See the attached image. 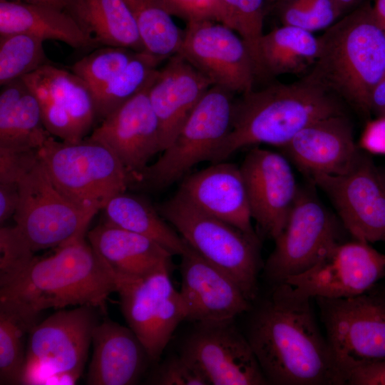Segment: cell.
Returning a JSON list of instances; mask_svg holds the SVG:
<instances>
[{"label": "cell", "instance_id": "obj_11", "mask_svg": "<svg viewBox=\"0 0 385 385\" xmlns=\"http://www.w3.org/2000/svg\"><path fill=\"white\" fill-rule=\"evenodd\" d=\"M335 217L311 190L298 192L274 248L263 265L265 279L272 285L312 267L340 242Z\"/></svg>", "mask_w": 385, "mask_h": 385}, {"label": "cell", "instance_id": "obj_14", "mask_svg": "<svg viewBox=\"0 0 385 385\" xmlns=\"http://www.w3.org/2000/svg\"><path fill=\"white\" fill-rule=\"evenodd\" d=\"M310 177L328 195L355 240L385 242V178L369 157L361 153L344 174Z\"/></svg>", "mask_w": 385, "mask_h": 385}, {"label": "cell", "instance_id": "obj_48", "mask_svg": "<svg viewBox=\"0 0 385 385\" xmlns=\"http://www.w3.org/2000/svg\"><path fill=\"white\" fill-rule=\"evenodd\" d=\"M385 279V278H384ZM383 294H384L385 296V282H384V287H383V291H382Z\"/></svg>", "mask_w": 385, "mask_h": 385}, {"label": "cell", "instance_id": "obj_8", "mask_svg": "<svg viewBox=\"0 0 385 385\" xmlns=\"http://www.w3.org/2000/svg\"><path fill=\"white\" fill-rule=\"evenodd\" d=\"M96 308L59 310L31 330L21 384H73L82 374L98 319Z\"/></svg>", "mask_w": 385, "mask_h": 385}, {"label": "cell", "instance_id": "obj_12", "mask_svg": "<svg viewBox=\"0 0 385 385\" xmlns=\"http://www.w3.org/2000/svg\"><path fill=\"white\" fill-rule=\"evenodd\" d=\"M170 270L171 265H165L141 277L114 274L123 315L153 361L160 358L175 330L185 320Z\"/></svg>", "mask_w": 385, "mask_h": 385}, {"label": "cell", "instance_id": "obj_38", "mask_svg": "<svg viewBox=\"0 0 385 385\" xmlns=\"http://www.w3.org/2000/svg\"><path fill=\"white\" fill-rule=\"evenodd\" d=\"M158 385H207L208 380L199 366L182 352L165 359L149 377Z\"/></svg>", "mask_w": 385, "mask_h": 385}, {"label": "cell", "instance_id": "obj_2", "mask_svg": "<svg viewBox=\"0 0 385 385\" xmlns=\"http://www.w3.org/2000/svg\"><path fill=\"white\" fill-rule=\"evenodd\" d=\"M85 236L58 246L51 256H35L16 272L0 277V299L38 314L70 305L105 311L108 296L115 292L114 275Z\"/></svg>", "mask_w": 385, "mask_h": 385}, {"label": "cell", "instance_id": "obj_40", "mask_svg": "<svg viewBox=\"0 0 385 385\" xmlns=\"http://www.w3.org/2000/svg\"><path fill=\"white\" fill-rule=\"evenodd\" d=\"M38 158V149L0 146V183H19Z\"/></svg>", "mask_w": 385, "mask_h": 385}, {"label": "cell", "instance_id": "obj_9", "mask_svg": "<svg viewBox=\"0 0 385 385\" xmlns=\"http://www.w3.org/2000/svg\"><path fill=\"white\" fill-rule=\"evenodd\" d=\"M371 291L344 298H316L343 384L355 368L385 360V296Z\"/></svg>", "mask_w": 385, "mask_h": 385}, {"label": "cell", "instance_id": "obj_6", "mask_svg": "<svg viewBox=\"0 0 385 385\" xmlns=\"http://www.w3.org/2000/svg\"><path fill=\"white\" fill-rule=\"evenodd\" d=\"M156 208L189 247L230 275L250 302L257 298L259 237L204 212L179 191Z\"/></svg>", "mask_w": 385, "mask_h": 385}, {"label": "cell", "instance_id": "obj_35", "mask_svg": "<svg viewBox=\"0 0 385 385\" xmlns=\"http://www.w3.org/2000/svg\"><path fill=\"white\" fill-rule=\"evenodd\" d=\"M273 4L282 25L312 33L326 29L344 14L337 0H277Z\"/></svg>", "mask_w": 385, "mask_h": 385}, {"label": "cell", "instance_id": "obj_10", "mask_svg": "<svg viewBox=\"0 0 385 385\" xmlns=\"http://www.w3.org/2000/svg\"><path fill=\"white\" fill-rule=\"evenodd\" d=\"M233 93L212 86L186 119L170 144L138 183L165 188L196 164L208 160L230 130Z\"/></svg>", "mask_w": 385, "mask_h": 385}, {"label": "cell", "instance_id": "obj_49", "mask_svg": "<svg viewBox=\"0 0 385 385\" xmlns=\"http://www.w3.org/2000/svg\"><path fill=\"white\" fill-rule=\"evenodd\" d=\"M267 1H270V2H272V3H274V2H275L277 0H267Z\"/></svg>", "mask_w": 385, "mask_h": 385}, {"label": "cell", "instance_id": "obj_47", "mask_svg": "<svg viewBox=\"0 0 385 385\" xmlns=\"http://www.w3.org/2000/svg\"><path fill=\"white\" fill-rule=\"evenodd\" d=\"M361 0H337L343 12H345L350 8L354 7Z\"/></svg>", "mask_w": 385, "mask_h": 385}, {"label": "cell", "instance_id": "obj_31", "mask_svg": "<svg viewBox=\"0 0 385 385\" xmlns=\"http://www.w3.org/2000/svg\"><path fill=\"white\" fill-rule=\"evenodd\" d=\"M39 315L0 299V384H21L29 335Z\"/></svg>", "mask_w": 385, "mask_h": 385}, {"label": "cell", "instance_id": "obj_46", "mask_svg": "<svg viewBox=\"0 0 385 385\" xmlns=\"http://www.w3.org/2000/svg\"><path fill=\"white\" fill-rule=\"evenodd\" d=\"M24 1L34 3V4H41L54 6L56 8L64 10L68 0H21Z\"/></svg>", "mask_w": 385, "mask_h": 385}, {"label": "cell", "instance_id": "obj_32", "mask_svg": "<svg viewBox=\"0 0 385 385\" xmlns=\"http://www.w3.org/2000/svg\"><path fill=\"white\" fill-rule=\"evenodd\" d=\"M146 52L163 60L179 53L183 32L173 21L163 0H124Z\"/></svg>", "mask_w": 385, "mask_h": 385}, {"label": "cell", "instance_id": "obj_23", "mask_svg": "<svg viewBox=\"0 0 385 385\" xmlns=\"http://www.w3.org/2000/svg\"><path fill=\"white\" fill-rule=\"evenodd\" d=\"M178 191L204 212L258 237L240 168L235 164L212 163L185 178Z\"/></svg>", "mask_w": 385, "mask_h": 385}, {"label": "cell", "instance_id": "obj_17", "mask_svg": "<svg viewBox=\"0 0 385 385\" xmlns=\"http://www.w3.org/2000/svg\"><path fill=\"white\" fill-rule=\"evenodd\" d=\"M22 78L36 98L52 136L67 142L85 138L97 118L92 91L84 81L51 63Z\"/></svg>", "mask_w": 385, "mask_h": 385}, {"label": "cell", "instance_id": "obj_45", "mask_svg": "<svg viewBox=\"0 0 385 385\" xmlns=\"http://www.w3.org/2000/svg\"><path fill=\"white\" fill-rule=\"evenodd\" d=\"M371 7L375 18L385 31V0H374Z\"/></svg>", "mask_w": 385, "mask_h": 385}, {"label": "cell", "instance_id": "obj_34", "mask_svg": "<svg viewBox=\"0 0 385 385\" xmlns=\"http://www.w3.org/2000/svg\"><path fill=\"white\" fill-rule=\"evenodd\" d=\"M43 41L26 34L0 36L1 86L50 63Z\"/></svg>", "mask_w": 385, "mask_h": 385}, {"label": "cell", "instance_id": "obj_3", "mask_svg": "<svg viewBox=\"0 0 385 385\" xmlns=\"http://www.w3.org/2000/svg\"><path fill=\"white\" fill-rule=\"evenodd\" d=\"M341 114L340 99L309 75L294 83L252 89L234 101L230 130L208 161H225L252 145L282 147L309 124Z\"/></svg>", "mask_w": 385, "mask_h": 385}, {"label": "cell", "instance_id": "obj_21", "mask_svg": "<svg viewBox=\"0 0 385 385\" xmlns=\"http://www.w3.org/2000/svg\"><path fill=\"white\" fill-rule=\"evenodd\" d=\"M280 148L309 176L317 173L344 174L361 153L354 143L352 123L345 114L309 124Z\"/></svg>", "mask_w": 385, "mask_h": 385}, {"label": "cell", "instance_id": "obj_28", "mask_svg": "<svg viewBox=\"0 0 385 385\" xmlns=\"http://www.w3.org/2000/svg\"><path fill=\"white\" fill-rule=\"evenodd\" d=\"M51 135L39 103L23 78L1 86L0 146L39 149Z\"/></svg>", "mask_w": 385, "mask_h": 385}, {"label": "cell", "instance_id": "obj_1", "mask_svg": "<svg viewBox=\"0 0 385 385\" xmlns=\"http://www.w3.org/2000/svg\"><path fill=\"white\" fill-rule=\"evenodd\" d=\"M311 299L283 282L252 312L245 334L268 384H343Z\"/></svg>", "mask_w": 385, "mask_h": 385}, {"label": "cell", "instance_id": "obj_39", "mask_svg": "<svg viewBox=\"0 0 385 385\" xmlns=\"http://www.w3.org/2000/svg\"><path fill=\"white\" fill-rule=\"evenodd\" d=\"M163 2L171 15L188 22L210 20L224 24L222 0H163Z\"/></svg>", "mask_w": 385, "mask_h": 385}, {"label": "cell", "instance_id": "obj_41", "mask_svg": "<svg viewBox=\"0 0 385 385\" xmlns=\"http://www.w3.org/2000/svg\"><path fill=\"white\" fill-rule=\"evenodd\" d=\"M345 384L385 385V360L361 365L351 371Z\"/></svg>", "mask_w": 385, "mask_h": 385}, {"label": "cell", "instance_id": "obj_15", "mask_svg": "<svg viewBox=\"0 0 385 385\" xmlns=\"http://www.w3.org/2000/svg\"><path fill=\"white\" fill-rule=\"evenodd\" d=\"M179 53L212 85L233 93L253 89L257 74L252 54L242 38L223 24L188 22Z\"/></svg>", "mask_w": 385, "mask_h": 385}, {"label": "cell", "instance_id": "obj_27", "mask_svg": "<svg viewBox=\"0 0 385 385\" xmlns=\"http://www.w3.org/2000/svg\"><path fill=\"white\" fill-rule=\"evenodd\" d=\"M64 10L99 45L145 51L124 0H68Z\"/></svg>", "mask_w": 385, "mask_h": 385}, {"label": "cell", "instance_id": "obj_13", "mask_svg": "<svg viewBox=\"0 0 385 385\" xmlns=\"http://www.w3.org/2000/svg\"><path fill=\"white\" fill-rule=\"evenodd\" d=\"M385 278V254L369 242H339L306 271L284 282L307 298H344L366 293Z\"/></svg>", "mask_w": 385, "mask_h": 385}, {"label": "cell", "instance_id": "obj_44", "mask_svg": "<svg viewBox=\"0 0 385 385\" xmlns=\"http://www.w3.org/2000/svg\"><path fill=\"white\" fill-rule=\"evenodd\" d=\"M371 108H385V77L374 88L371 95Z\"/></svg>", "mask_w": 385, "mask_h": 385}, {"label": "cell", "instance_id": "obj_37", "mask_svg": "<svg viewBox=\"0 0 385 385\" xmlns=\"http://www.w3.org/2000/svg\"><path fill=\"white\" fill-rule=\"evenodd\" d=\"M267 0H222L224 25L235 31L245 41L260 76L259 46L264 35L265 1Z\"/></svg>", "mask_w": 385, "mask_h": 385}, {"label": "cell", "instance_id": "obj_36", "mask_svg": "<svg viewBox=\"0 0 385 385\" xmlns=\"http://www.w3.org/2000/svg\"><path fill=\"white\" fill-rule=\"evenodd\" d=\"M138 52L125 47L105 46L76 61L71 70L86 83L93 93L121 72Z\"/></svg>", "mask_w": 385, "mask_h": 385}, {"label": "cell", "instance_id": "obj_43", "mask_svg": "<svg viewBox=\"0 0 385 385\" xmlns=\"http://www.w3.org/2000/svg\"><path fill=\"white\" fill-rule=\"evenodd\" d=\"M19 183H0V223L14 216L19 206Z\"/></svg>", "mask_w": 385, "mask_h": 385}, {"label": "cell", "instance_id": "obj_30", "mask_svg": "<svg viewBox=\"0 0 385 385\" xmlns=\"http://www.w3.org/2000/svg\"><path fill=\"white\" fill-rule=\"evenodd\" d=\"M126 192V191H125ZM120 192L113 196L103 209L106 222L148 237L173 255H181L187 243L158 211L145 200Z\"/></svg>", "mask_w": 385, "mask_h": 385}, {"label": "cell", "instance_id": "obj_22", "mask_svg": "<svg viewBox=\"0 0 385 385\" xmlns=\"http://www.w3.org/2000/svg\"><path fill=\"white\" fill-rule=\"evenodd\" d=\"M212 86V82L180 53L170 57L158 70L148 94L159 122L163 151Z\"/></svg>", "mask_w": 385, "mask_h": 385}, {"label": "cell", "instance_id": "obj_24", "mask_svg": "<svg viewBox=\"0 0 385 385\" xmlns=\"http://www.w3.org/2000/svg\"><path fill=\"white\" fill-rule=\"evenodd\" d=\"M92 344L93 355L86 380L89 385L135 384L150 360L134 332L109 319L96 324Z\"/></svg>", "mask_w": 385, "mask_h": 385}, {"label": "cell", "instance_id": "obj_5", "mask_svg": "<svg viewBox=\"0 0 385 385\" xmlns=\"http://www.w3.org/2000/svg\"><path fill=\"white\" fill-rule=\"evenodd\" d=\"M16 225L1 227L0 247L16 266L29 262L41 250L58 247L86 235L96 215L66 198L51 181L40 158L19 182Z\"/></svg>", "mask_w": 385, "mask_h": 385}, {"label": "cell", "instance_id": "obj_4", "mask_svg": "<svg viewBox=\"0 0 385 385\" xmlns=\"http://www.w3.org/2000/svg\"><path fill=\"white\" fill-rule=\"evenodd\" d=\"M319 54L308 74L340 100L362 112L385 77V31L369 4L339 18L318 37Z\"/></svg>", "mask_w": 385, "mask_h": 385}, {"label": "cell", "instance_id": "obj_18", "mask_svg": "<svg viewBox=\"0 0 385 385\" xmlns=\"http://www.w3.org/2000/svg\"><path fill=\"white\" fill-rule=\"evenodd\" d=\"M251 215L260 232L274 240L283 230L299 188L287 158L253 148L240 166Z\"/></svg>", "mask_w": 385, "mask_h": 385}, {"label": "cell", "instance_id": "obj_20", "mask_svg": "<svg viewBox=\"0 0 385 385\" xmlns=\"http://www.w3.org/2000/svg\"><path fill=\"white\" fill-rule=\"evenodd\" d=\"M149 86L105 117L89 137L111 150L138 184L151 158L163 151Z\"/></svg>", "mask_w": 385, "mask_h": 385}, {"label": "cell", "instance_id": "obj_42", "mask_svg": "<svg viewBox=\"0 0 385 385\" xmlns=\"http://www.w3.org/2000/svg\"><path fill=\"white\" fill-rule=\"evenodd\" d=\"M361 144L371 153L385 154V118L374 120L366 126Z\"/></svg>", "mask_w": 385, "mask_h": 385}, {"label": "cell", "instance_id": "obj_19", "mask_svg": "<svg viewBox=\"0 0 385 385\" xmlns=\"http://www.w3.org/2000/svg\"><path fill=\"white\" fill-rule=\"evenodd\" d=\"M179 290L185 320L209 324L235 320L251 302L235 280L188 245L180 255Z\"/></svg>", "mask_w": 385, "mask_h": 385}, {"label": "cell", "instance_id": "obj_16", "mask_svg": "<svg viewBox=\"0 0 385 385\" xmlns=\"http://www.w3.org/2000/svg\"><path fill=\"white\" fill-rule=\"evenodd\" d=\"M180 352L199 366L210 384H268L245 334L235 320L196 324Z\"/></svg>", "mask_w": 385, "mask_h": 385}, {"label": "cell", "instance_id": "obj_29", "mask_svg": "<svg viewBox=\"0 0 385 385\" xmlns=\"http://www.w3.org/2000/svg\"><path fill=\"white\" fill-rule=\"evenodd\" d=\"M318 54L319 39L312 32L282 25L264 34L260 40V76L302 72L314 64Z\"/></svg>", "mask_w": 385, "mask_h": 385}, {"label": "cell", "instance_id": "obj_33", "mask_svg": "<svg viewBox=\"0 0 385 385\" xmlns=\"http://www.w3.org/2000/svg\"><path fill=\"white\" fill-rule=\"evenodd\" d=\"M162 61L146 51L138 52L121 72L93 93L96 118L103 120L147 88Z\"/></svg>", "mask_w": 385, "mask_h": 385}, {"label": "cell", "instance_id": "obj_26", "mask_svg": "<svg viewBox=\"0 0 385 385\" xmlns=\"http://www.w3.org/2000/svg\"><path fill=\"white\" fill-rule=\"evenodd\" d=\"M12 34L59 41L75 49L99 46L65 10L21 0H0V36Z\"/></svg>", "mask_w": 385, "mask_h": 385}, {"label": "cell", "instance_id": "obj_7", "mask_svg": "<svg viewBox=\"0 0 385 385\" xmlns=\"http://www.w3.org/2000/svg\"><path fill=\"white\" fill-rule=\"evenodd\" d=\"M38 155L60 192L95 214L113 196L136 184L111 150L89 138L67 142L51 135L38 149Z\"/></svg>", "mask_w": 385, "mask_h": 385}, {"label": "cell", "instance_id": "obj_25", "mask_svg": "<svg viewBox=\"0 0 385 385\" xmlns=\"http://www.w3.org/2000/svg\"><path fill=\"white\" fill-rule=\"evenodd\" d=\"M87 237L115 275L141 277L172 265L173 255L155 240L106 222L91 230Z\"/></svg>", "mask_w": 385, "mask_h": 385}]
</instances>
